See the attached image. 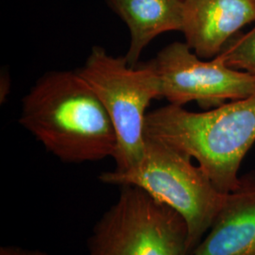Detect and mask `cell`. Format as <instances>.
<instances>
[{"label":"cell","mask_w":255,"mask_h":255,"mask_svg":"<svg viewBox=\"0 0 255 255\" xmlns=\"http://www.w3.org/2000/svg\"><path fill=\"white\" fill-rule=\"evenodd\" d=\"M191 255H255V179L227 194L206 236Z\"/></svg>","instance_id":"8"},{"label":"cell","mask_w":255,"mask_h":255,"mask_svg":"<svg viewBox=\"0 0 255 255\" xmlns=\"http://www.w3.org/2000/svg\"><path fill=\"white\" fill-rule=\"evenodd\" d=\"M216 57L231 68L255 76V27L243 35L233 37Z\"/></svg>","instance_id":"10"},{"label":"cell","mask_w":255,"mask_h":255,"mask_svg":"<svg viewBox=\"0 0 255 255\" xmlns=\"http://www.w3.org/2000/svg\"><path fill=\"white\" fill-rule=\"evenodd\" d=\"M129 30L130 42L125 59L131 66L155 37L180 30L184 24L183 0H107Z\"/></svg>","instance_id":"9"},{"label":"cell","mask_w":255,"mask_h":255,"mask_svg":"<svg viewBox=\"0 0 255 255\" xmlns=\"http://www.w3.org/2000/svg\"><path fill=\"white\" fill-rule=\"evenodd\" d=\"M185 43L214 59L241 27L255 21V0H183Z\"/></svg>","instance_id":"7"},{"label":"cell","mask_w":255,"mask_h":255,"mask_svg":"<svg viewBox=\"0 0 255 255\" xmlns=\"http://www.w3.org/2000/svg\"><path fill=\"white\" fill-rule=\"evenodd\" d=\"M146 138L195 159L224 194L237 189L241 163L255 143V94L193 113L169 104L146 115Z\"/></svg>","instance_id":"2"},{"label":"cell","mask_w":255,"mask_h":255,"mask_svg":"<svg viewBox=\"0 0 255 255\" xmlns=\"http://www.w3.org/2000/svg\"><path fill=\"white\" fill-rule=\"evenodd\" d=\"M100 180L119 186L134 185L175 210L186 224L190 255L208 233L227 197L189 156L149 138H146L139 164L125 171L104 172Z\"/></svg>","instance_id":"3"},{"label":"cell","mask_w":255,"mask_h":255,"mask_svg":"<svg viewBox=\"0 0 255 255\" xmlns=\"http://www.w3.org/2000/svg\"><path fill=\"white\" fill-rule=\"evenodd\" d=\"M87 245L89 255H190L182 217L134 185L121 186Z\"/></svg>","instance_id":"5"},{"label":"cell","mask_w":255,"mask_h":255,"mask_svg":"<svg viewBox=\"0 0 255 255\" xmlns=\"http://www.w3.org/2000/svg\"><path fill=\"white\" fill-rule=\"evenodd\" d=\"M19 123L65 163L114 157L118 139L101 100L78 71H54L23 100Z\"/></svg>","instance_id":"1"},{"label":"cell","mask_w":255,"mask_h":255,"mask_svg":"<svg viewBox=\"0 0 255 255\" xmlns=\"http://www.w3.org/2000/svg\"><path fill=\"white\" fill-rule=\"evenodd\" d=\"M0 255H49L41 251L26 250L19 247H2L0 249Z\"/></svg>","instance_id":"11"},{"label":"cell","mask_w":255,"mask_h":255,"mask_svg":"<svg viewBox=\"0 0 255 255\" xmlns=\"http://www.w3.org/2000/svg\"><path fill=\"white\" fill-rule=\"evenodd\" d=\"M78 72L97 94L113 122L118 139L113 157L115 170L134 167L146 149V109L153 100L162 98L153 61L131 66L125 57H114L95 46Z\"/></svg>","instance_id":"4"},{"label":"cell","mask_w":255,"mask_h":255,"mask_svg":"<svg viewBox=\"0 0 255 255\" xmlns=\"http://www.w3.org/2000/svg\"><path fill=\"white\" fill-rule=\"evenodd\" d=\"M161 82L162 98L182 106L196 101L202 108L255 94V76L231 68L218 57L202 61L186 43L174 42L152 60Z\"/></svg>","instance_id":"6"}]
</instances>
